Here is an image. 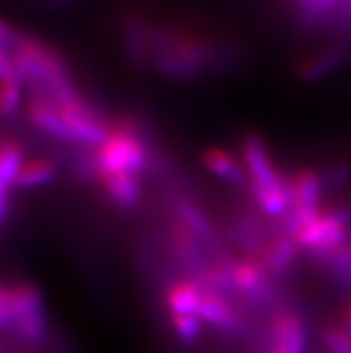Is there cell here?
Listing matches in <instances>:
<instances>
[{"label":"cell","mask_w":351,"mask_h":353,"mask_svg":"<svg viewBox=\"0 0 351 353\" xmlns=\"http://www.w3.org/2000/svg\"><path fill=\"white\" fill-rule=\"evenodd\" d=\"M242 163L258 208L269 217H287L290 210L289 179L281 176L262 139L254 134L245 137L242 142Z\"/></svg>","instance_id":"1"},{"label":"cell","mask_w":351,"mask_h":353,"mask_svg":"<svg viewBox=\"0 0 351 353\" xmlns=\"http://www.w3.org/2000/svg\"><path fill=\"white\" fill-rule=\"evenodd\" d=\"M97 176L101 172H133L140 174L149 161V149L137 128L131 124H117L110 130L104 140L94 152Z\"/></svg>","instance_id":"2"},{"label":"cell","mask_w":351,"mask_h":353,"mask_svg":"<svg viewBox=\"0 0 351 353\" xmlns=\"http://www.w3.org/2000/svg\"><path fill=\"white\" fill-rule=\"evenodd\" d=\"M350 232V217L343 208L321 210L292 233L299 248L314 255L328 256L343 246Z\"/></svg>","instance_id":"3"},{"label":"cell","mask_w":351,"mask_h":353,"mask_svg":"<svg viewBox=\"0 0 351 353\" xmlns=\"http://www.w3.org/2000/svg\"><path fill=\"white\" fill-rule=\"evenodd\" d=\"M289 194L290 210L285 217L283 230L294 233L323 210V178L312 169L296 170L289 179Z\"/></svg>","instance_id":"4"},{"label":"cell","mask_w":351,"mask_h":353,"mask_svg":"<svg viewBox=\"0 0 351 353\" xmlns=\"http://www.w3.org/2000/svg\"><path fill=\"white\" fill-rule=\"evenodd\" d=\"M63 121L72 134V142L83 143L88 148H99L110 134V128L97 115L85 99L58 106Z\"/></svg>","instance_id":"5"},{"label":"cell","mask_w":351,"mask_h":353,"mask_svg":"<svg viewBox=\"0 0 351 353\" xmlns=\"http://www.w3.org/2000/svg\"><path fill=\"white\" fill-rule=\"evenodd\" d=\"M232 291L248 300L262 301L271 294V273L254 256L232 262Z\"/></svg>","instance_id":"6"},{"label":"cell","mask_w":351,"mask_h":353,"mask_svg":"<svg viewBox=\"0 0 351 353\" xmlns=\"http://www.w3.org/2000/svg\"><path fill=\"white\" fill-rule=\"evenodd\" d=\"M174 214H176V219L188 230V232L197 239V241L205 246V250L208 253L215 256V262H221V260H230L223 253V242L219 233L215 232L214 224L210 223V219L203 214L201 208H197L196 205L188 199H183L178 197L174 201Z\"/></svg>","instance_id":"7"},{"label":"cell","mask_w":351,"mask_h":353,"mask_svg":"<svg viewBox=\"0 0 351 353\" xmlns=\"http://www.w3.org/2000/svg\"><path fill=\"white\" fill-rule=\"evenodd\" d=\"M97 178L108 199L119 208L133 210L142 201L140 174H133V172H101Z\"/></svg>","instance_id":"8"},{"label":"cell","mask_w":351,"mask_h":353,"mask_svg":"<svg viewBox=\"0 0 351 353\" xmlns=\"http://www.w3.org/2000/svg\"><path fill=\"white\" fill-rule=\"evenodd\" d=\"M269 353H307V330L294 314H281L271 325Z\"/></svg>","instance_id":"9"},{"label":"cell","mask_w":351,"mask_h":353,"mask_svg":"<svg viewBox=\"0 0 351 353\" xmlns=\"http://www.w3.org/2000/svg\"><path fill=\"white\" fill-rule=\"evenodd\" d=\"M299 244L294 239L292 233L280 232L278 235L265 241L262 251H260V260L265 265V269L274 276L285 274L294 265L299 253Z\"/></svg>","instance_id":"10"},{"label":"cell","mask_w":351,"mask_h":353,"mask_svg":"<svg viewBox=\"0 0 351 353\" xmlns=\"http://www.w3.org/2000/svg\"><path fill=\"white\" fill-rule=\"evenodd\" d=\"M27 117H29L31 124L41 133L49 134V137H54L58 140L72 142V134L65 121H63L58 106L47 97L32 94L31 101L27 104Z\"/></svg>","instance_id":"11"},{"label":"cell","mask_w":351,"mask_h":353,"mask_svg":"<svg viewBox=\"0 0 351 353\" xmlns=\"http://www.w3.org/2000/svg\"><path fill=\"white\" fill-rule=\"evenodd\" d=\"M197 318L205 325L215 327L224 332H235L240 328V318L233 305L219 292L206 289L199 301L196 312Z\"/></svg>","instance_id":"12"},{"label":"cell","mask_w":351,"mask_h":353,"mask_svg":"<svg viewBox=\"0 0 351 353\" xmlns=\"http://www.w3.org/2000/svg\"><path fill=\"white\" fill-rule=\"evenodd\" d=\"M203 163H205V169L210 174L219 178L221 181H226V183L235 185V187L248 183V174H245L242 160L233 157L232 152L226 151V149L210 148L203 154Z\"/></svg>","instance_id":"13"},{"label":"cell","mask_w":351,"mask_h":353,"mask_svg":"<svg viewBox=\"0 0 351 353\" xmlns=\"http://www.w3.org/2000/svg\"><path fill=\"white\" fill-rule=\"evenodd\" d=\"M205 287L194 280H181L176 282L165 292V305L170 310V316H196L199 301L205 294Z\"/></svg>","instance_id":"14"},{"label":"cell","mask_w":351,"mask_h":353,"mask_svg":"<svg viewBox=\"0 0 351 353\" xmlns=\"http://www.w3.org/2000/svg\"><path fill=\"white\" fill-rule=\"evenodd\" d=\"M26 161V148L22 143L17 140L0 142V188L9 192V188L14 187Z\"/></svg>","instance_id":"15"},{"label":"cell","mask_w":351,"mask_h":353,"mask_svg":"<svg viewBox=\"0 0 351 353\" xmlns=\"http://www.w3.org/2000/svg\"><path fill=\"white\" fill-rule=\"evenodd\" d=\"M124 41L129 59L134 65H146L152 56L151 38H149V27L137 18H131L126 22Z\"/></svg>","instance_id":"16"},{"label":"cell","mask_w":351,"mask_h":353,"mask_svg":"<svg viewBox=\"0 0 351 353\" xmlns=\"http://www.w3.org/2000/svg\"><path fill=\"white\" fill-rule=\"evenodd\" d=\"M58 174V165L49 158H31L23 163L17 178L14 187L18 188H40L52 183Z\"/></svg>","instance_id":"17"},{"label":"cell","mask_w":351,"mask_h":353,"mask_svg":"<svg viewBox=\"0 0 351 353\" xmlns=\"http://www.w3.org/2000/svg\"><path fill=\"white\" fill-rule=\"evenodd\" d=\"M11 330L14 332V336L23 341H29V343L41 341L47 334V318H45L43 309L32 310L22 318H18L11 325Z\"/></svg>","instance_id":"18"},{"label":"cell","mask_w":351,"mask_h":353,"mask_svg":"<svg viewBox=\"0 0 351 353\" xmlns=\"http://www.w3.org/2000/svg\"><path fill=\"white\" fill-rule=\"evenodd\" d=\"M343 2L344 0H292L301 22L310 23V26L325 20L335 9L341 8Z\"/></svg>","instance_id":"19"},{"label":"cell","mask_w":351,"mask_h":353,"mask_svg":"<svg viewBox=\"0 0 351 353\" xmlns=\"http://www.w3.org/2000/svg\"><path fill=\"white\" fill-rule=\"evenodd\" d=\"M23 104V83L18 79L0 83V119H13Z\"/></svg>","instance_id":"20"},{"label":"cell","mask_w":351,"mask_h":353,"mask_svg":"<svg viewBox=\"0 0 351 353\" xmlns=\"http://www.w3.org/2000/svg\"><path fill=\"white\" fill-rule=\"evenodd\" d=\"M170 327H172L174 334L181 343L185 345H194L203 334V327L205 323L201 321L197 316L192 314H185V316H170Z\"/></svg>","instance_id":"21"},{"label":"cell","mask_w":351,"mask_h":353,"mask_svg":"<svg viewBox=\"0 0 351 353\" xmlns=\"http://www.w3.org/2000/svg\"><path fill=\"white\" fill-rule=\"evenodd\" d=\"M339 63V54L334 52V50H330L326 54H321L317 58H312L310 61L305 65L303 68V77H307V79H314V77H319V76H325L326 72L330 68L337 65Z\"/></svg>","instance_id":"22"},{"label":"cell","mask_w":351,"mask_h":353,"mask_svg":"<svg viewBox=\"0 0 351 353\" xmlns=\"http://www.w3.org/2000/svg\"><path fill=\"white\" fill-rule=\"evenodd\" d=\"M321 339L330 353H351V336L343 328H328L323 332Z\"/></svg>","instance_id":"23"},{"label":"cell","mask_w":351,"mask_h":353,"mask_svg":"<svg viewBox=\"0 0 351 353\" xmlns=\"http://www.w3.org/2000/svg\"><path fill=\"white\" fill-rule=\"evenodd\" d=\"M326 260H330V265L341 276L351 278V246H341L332 255L326 256Z\"/></svg>","instance_id":"24"},{"label":"cell","mask_w":351,"mask_h":353,"mask_svg":"<svg viewBox=\"0 0 351 353\" xmlns=\"http://www.w3.org/2000/svg\"><path fill=\"white\" fill-rule=\"evenodd\" d=\"M11 79H18L13 52L4 49V47H0V83L11 81Z\"/></svg>","instance_id":"25"},{"label":"cell","mask_w":351,"mask_h":353,"mask_svg":"<svg viewBox=\"0 0 351 353\" xmlns=\"http://www.w3.org/2000/svg\"><path fill=\"white\" fill-rule=\"evenodd\" d=\"M20 38H22V34L11 23H8L4 18L0 17V47H4V49L13 52L18 41H20Z\"/></svg>","instance_id":"26"},{"label":"cell","mask_w":351,"mask_h":353,"mask_svg":"<svg viewBox=\"0 0 351 353\" xmlns=\"http://www.w3.org/2000/svg\"><path fill=\"white\" fill-rule=\"evenodd\" d=\"M341 328L346 332L348 336H351V301L348 303V307H346V312H344L343 325H341Z\"/></svg>","instance_id":"27"}]
</instances>
